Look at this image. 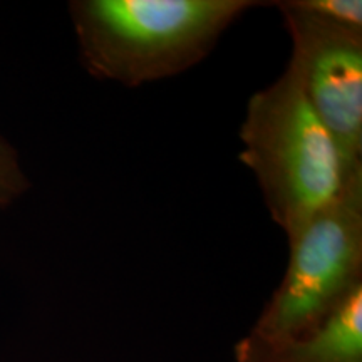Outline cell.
<instances>
[{"mask_svg": "<svg viewBox=\"0 0 362 362\" xmlns=\"http://www.w3.org/2000/svg\"><path fill=\"white\" fill-rule=\"evenodd\" d=\"M255 0H72L86 71L126 88L183 74L215 49Z\"/></svg>", "mask_w": 362, "mask_h": 362, "instance_id": "1", "label": "cell"}, {"mask_svg": "<svg viewBox=\"0 0 362 362\" xmlns=\"http://www.w3.org/2000/svg\"><path fill=\"white\" fill-rule=\"evenodd\" d=\"M240 141V161L287 240L334 200L347 176L332 136L287 67L247 101Z\"/></svg>", "mask_w": 362, "mask_h": 362, "instance_id": "2", "label": "cell"}, {"mask_svg": "<svg viewBox=\"0 0 362 362\" xmlns=\"http://www.w3.org/2000/svg\"><path fill=\"white\" fill-rule=\"evenodd\" d=\"M287 242L284 277L247 332L264 342L310 332L362 287V168Z\"/></svg>", "mask_w": 362, "mask_h": 362, "instance_id": "3", "label": "cell"}, {"mask_svg": "<svg viewBox=\"0 0 362 362\" xmlns=\"http://www.w3.org/2000/svg\"><path fill=\"white\" fill-rule=\"evenodd\" d=\"M292 42L287 69L336 143L344 170L362 168V29L270 2Z\"/></svg>", "mask_w": 362, "mask_h": 362, "instance_id": "4", "label": "cell"}, {"mask_svg": "<svg viewBox=\"0 0 362 362\" xmlns=\"http://www.w3.org/2000/svg\"><path fill=\"white\" fill-rule=\"evenodd\" d=\"M235 362H362V287L304 336L264 342L245 334L233 347Z\"/></svg>", "mask_w": 362, "mask_h": 362, "instance_id": "5", "label": "cell"}, {"mask_svg": "<svg viewBox=\"0 0 362 362\" xmlns=\"http://www.w3.org/2000/svg\"><path fill=\"white\" fill-rule=\"evenodd\" d=\"M30 187L21 158L6 139L0 138V210L16 203Z\"/></svg>", "mask_w": 362, "mask_h": 362, "instance_id": "6", "label": "cell"}, {"mask_svg": "<svg viewBox=\"0 0 362 362\" xmlns=\"http://www.w3.org/2000/svg\"><path fill=\"white\" fill-rule=\"evenodd\" d=\"M293 7L337 24L362 29L361 0H291Z\"/></svg>", "mask_w": 362, "mask_h": 362, "instance_id": "7", "label": "cell"}]
</instances>
